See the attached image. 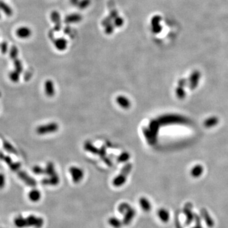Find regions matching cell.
<instances>
[{
	"mask_svg": "<svg viewBox=\"0 0 228 228\" xmlns=\"http://www.w3.org/2000/svg\"><path fill=\"white\" fill-rule=\"evenodd\" d=\"M84 149L96 155H100V150L95 148V147H94L93 145L89 142H87L84 144Z\"/></svg>",
	"mask_w": 228,
	"mask_h": 228,
	"instance_id": "ac0fdd59",
	"label": "cell"
},
{
	"mask_svg": "<svg viewBox=\"0 0 228 228\" xmlns=\"http://www.w3.org/2000/svg\"><path fill=\"white\" fill-rule=\"evenodd\" d=\"M158 217L163 223H167L170 219L169 212L164 208L160 209L158 211Z\"/></svg>",
	"mask_w": 228,
	"mask_h": 228,
	"instance_id": "8fae6325",
	"label": "cell"
},
{
	"mask_svg": "<svg viewBox=\"0 0 228 228\" xmlns=\"http://www.w3.org/2000/svg\"><path fill=\"white\" fill-rule=\"evenodd\" d=\"M15 224L20 228L26 227H34L40 228L44 224V220L35 216H30L27 218L18 217L15 219Z\"/></svg>",
	"mask_w": 228,
	"mask_h": 228,
	"instance_id": "6da1fadb",
	"label": "cell"
},
{
	"mask_svg": "<svg viewBox=\"0 0 228 228\" xmlns=\"http://www.w3.org/2000/svg\"><path fill=\"white\" fill-rule=\"evenodd\" d=\"M54 46L59 51H64L67 48V41L64 38H58L54 41Z\"/></svg>",
	"mask_w": 228,
	"mask_h": 228,
	"instance_id": "9c48e42d",
	"label": "cell"
},
{
	"mask_svg": "<svg viewBox=\"0 0 228 228\" xmlns=\"http://www.w3.org/2000/svg\"><path fill=\"white\" fill-rule=\"evenodd\" d=\"M140 205L141 209L145 212H149L151 209V205L150 202L145 197H141L140 199Z\"/></svg>",
	"mask_w": 228,
	"mask_h": 228,
	"instance_id": "9a60e30c",
	"label": "cell"
},
{
	"mask_svg": "<svg viewBox=\"0 0 228 228\" xmlns=\"http://www.w3.org/2000/svg\"><path fill=\"white\" fill-rule=\"evenodd\" d=\"M0 96H1V94H0Z\"/></svg>",
	"mask_w": 228,
	"mask_h": 228,
	"instance_id": "1f68e13d",
	"label": "cell"
},
{
	"mask_svg": "<svg viewBox=\"0 0 228 228\" xmlns=\"http://www.w3.org/2000/svg\"><path fill=\"white\" fill-rule=\"evenodd\" d=\"M129 154L128 153H123L119 156L118 160L119 162H126L129 160Z\"/></svg>",
	"mask_w": 228,
	"mask_h": 228,
	"instance_id": "4316f807",
	"label": "cell"
},
{
	"mask_svg": "<svg viewBox=\"0 0 228 228\" xmlns=\"http://www.w3.org/2000/svg\"><path fill=\"white\" fill-rule=\"evenodd\" d=\"M19 74L20 73L18 72L15 70L10 72L9 74H8V78H9L10 80L12 82H14V83H17V82H18L19 79H20Z\"/></svg>",
	"mask_w": 228,
	"mask_h": 228,
	"instance_id": "44dd1931",
	"label": "cell"
},
{
	"mask_svg": "<svg viewBox=\"0 0 228 228\" xmlns=\"http://www.w3.org/2000/svg\"><path fill=\"white\" fill-rule=\"evenodd\" d=\"M28 197L31 202H38L41 199V194L39 190L36 189H33L29 191L28 194Z\"/></svg>",
	"mask_w": 228,
	"mask_h": 228,
	"instance_id": "5bb4252c",
	"label": "cell"
},
{
	"mask_svg": "<svg viewBox=\"0 0 228 228\" xmlns=\"http://www.w3.org/2000/svg\"><path fill=\"white\" fill-rule=\"evenodd\" d=\"M108 223L114 228H121L123 224L122 221L115 217H112L108 219Z\"/></svg>",
	"mask_w": 228,
	"mask_h": 228,
	"instance_id": "e0dca14e",
	"label": "cell"
},
{
	"mask_svg": "<svg viewBox=\"0 0 228 228\" xmlns=\"http://www.w3.org/2000/svg\"><path fill=\"white\" fill-rule=\"evenodd\" d=\"M202 172V168L200 166H197L191 170V174L194 177H198Z\"/></svg>",
	"mask_w": 228,
	"mask_h": 228,
	"instance_id": "cb8c5ba5",
	"label": "cell"
},
{
	"mask_svg": "<svg viewBox=\"0 0 228 228\" xmlns=\"http://www.w3.org/2000/svg\"><path fill=\"white\" fill-rule=\"evenodd\" d=\"M0 17H1V16H0Z\"/></svg>",
	"mask_w": 228,
	"mask_h": 228,
	"instance_id": "d6a6232c",
	"label": "cell"
},
{
	"mask_svg": "<svg viewBox=\"0 0 228 228\" xmlns=\"http://www.w3.org/2000/svg\"><path fill=\"white\" fill-rule=\"evenodd\" d=\"M58 129V125L57 123L52 122L49 123L45 125L40 126L36 129V132L38 134L43 135L55 133Z\"/></svg>",
	"mask_w": 228,
	"mask_h": 228,
	"instance_id": "277c9868",
	"label": "cell"
},
{
	"mask_svg": "<svg viewBox=\"0 0 228 228\" xmlns=\"http://www.w3.org/2000/svg\"><path fill=\"white\" fill-rule=\"evenodd\" d=\"M131 169H132V165L131 164H127L126 165H124L121 170V173L114 179L113 184L116 187H120L122 186L126 183L127 177Z\"/></svg>",
	"mask_w": 228,
	"mask_h": 228,
	"instance_id": "3957f363",
	"label": "cell"
},
{
	"mask_svg": "<svg viewBox=\"0 0 228 228\" xmlns=\"http://www.w3.org/2000/svg\"><path fill=\"white\" fill-rule=\"evenodd\" d=\"M118 210L124 216L123 224L129 225L136 216V210L127 203H122L119 205Z\"/></svg>",
	"mask_w": 228,
	"mask_h": 228,
	"instance_id": "7a4b0ae2",
	"label": "cell"
},
{
	"mask_svg": "<svg viewBox=\"0 0 228 228\" xmlns=\"http://www.w3.org/2000/svg\"><path fill=\"white\" fill-rule=\"evenodd\" d=\"M13 65H14L15 70L17 71L20 74L23 71V67L21 61H20L18 59H15L13 60Z\"/></svg>",
	"mask_w": 228,
	"mask_h": 228,
	"instance_id": "7402d4cb",
	"label": "cell"
},
{
	"mask_svg": "<svg viewBox=\"0 0 228 228\" xmlns=\"http://www.w3.org/2000/svg\"><path fill=\"white\" fill-rule=\"evenodd\" d=\"M10 168L13 170V171H17L20 168L21 165H20V163L18 162H15V163H12L10 165H9Z\"/></svg>",
	"mask_w": 228,
	"mask_h": 228,
	"instance_id": "f1b7e54d",
	"label": "cell"
},
{
	"mask_svg": "<svg viewBox=\"0 0 228 228\" xmlns=\"http://www.w3.org/2000/svg\"><path fill=\"white\" fill-rule=\"evenodd\" d=\"M6 184V177L4 174L0 173V190L3 189Z\"/></svg>",
	"mask_w": 228,
	"mask_h": 228,
	"instance_id": "484cf974",
	"label": "cell"
},
{
	"mask_svg": "<svg viewBox=\"0 0 228 228\" xmlns=\"http://www.w3.org/2000/svg\"><path fill=\"white\" fill-rule=\"evenodd\" d=\"M124 24V19L121 17H117L115 20V24L117 27H121Z\"/></svg>",
	"mask_w": 228,
	"mask_h": 228,
	"instance_id": "f546056e",
	"label": "cell"
},
{
	"mask_svg": "<svg viewBox=\"0 0 228 228\" xmlns=\"http://www.w3.org/2000/svg\"><path fill=\"white\" fill-rule=\"evenodd\" d=\"M18 48L15 46H13L10 48V58L13 60L17 59V56H18Z\"/></svg>",
	"mask_w": 228,
	"mask_h": 228,
	"instance_id": "603a6c76",
	"label": "cell"
},
{
	"mask_svg": "<svg viewBox=\"0 0 228 228\" xmlns=\"http://www.w3.org/2000/svg\"><path fill=\"white\" fill-rule=\"evenodd\" d=\"M16 36L21 39H29L32 36V30L27 26H20L15 31Z\"/></svg>",
	"mask_w": 228,
	"mask_h": 228,
	"instance_id": "5b68a950",
	"label": "cell"
},
{
	"mask_svg": "<svg viewBox=\"0 0 228 228\" xmlns=\"http://www.w3.org/2000/svg\"><path fill=\"white\" fill-rule=\"evenodd\" d=\"M69 172L72 177V180L74 183H79L82 181L84 177V172L82 169L77 167H71L69 169Z\"/></svg>",
	"mask_w": 228,
	"mask_h": 228,
	"instance_id": "8992f818",
	"label": "cell"
},
{
	"mask_svg": "<svg viewBox=\"0 0 228 228\" xmlns=\"http://www.w3.org/2000/svg\"><path fill=\"white\" fill-rule=\"evenodd\" d=\"M45 174H46L48 175H49L50 177L57 175L56 172H55V171L53 164L52 163H51V162L48 164L47 167L45 169Z\"/></svg>",
	"mask_w": 228,
	"mask_h": 228,
	"instance_id": "ffe728a7",
	"label": "cell"
},
{
	"mask_svg": "<svg viewBox=\"0 0 228 228\" xmlns=\"http://www.w3.org/2000/svg\"><path fill=\"white\" fill-rule=\"evenodd\" d=\"M32 170L34 172V173H35L36 174H45V170L42 169L41 167L39 166H35L32 169Z\"/></svg>",
	"mask_w": 228,
	"mask_h": 228,
	"instance_id": "83f0119b",
	"label": "cell"
},
{
	"mask_svg": "<svg viewBox=\"0 0 228 228\" xmlns=\"http://www.w3.org/2000/svg\"><path fill=\"white\" fill-rule=\"evenodd\" d=\"M0 10L3 12H4L5 14L8 17L12 16L13 13V10L10 6L6 3L2 1H0Z\"/></svg>",
	"mask_w": 228,
	"mask_h": 228,
	"instance_id": "2e32d148",
	"label": "cell"
},
{
	"mask_svg": "<svg viewBox=\"0 0 228 228\" xmlns=\"http://www.w3.org/2000/svg\"><path fill=\"white\" fill-rule=\"evenodd\" d=\"M18 176L20 177V178H21L25 182V183H26L27 185L31 186H35L36 185V182L34 181V179L29 176L24 171H19Z\"/></svg>",
	"mask_w": 228,
	"mask_h": 228,
	"instance_id": "ba28073f",
	"label": "cell"
},
{
	"mask_svg": "<svg viewBox=\"0 0 228 228\" xmlns=\"http://www.w3.org/2000/svg\"><path fill=\"white\" fill-rule=\"evenodd\" d=\"M45 91L48 96H52L55 94V88L52 81L47 80L45 83Z\"/></svg>",
	"mask_w": 228,
	"mask_h": 228,
	"instance_id": "7c38bea8",
	"label": "cell"
},
{
	"mask_svg": "<svg viewBox=\"0 0 228 228\" xmlns=\"http://www.w3.org/2000/svg\"><path fill=\"white\" fill-rule=\"evenodd\" d=\"M201 215L204 219L206 224L210 227H212L214 226V220L210 216L209 212L205 209H202L201 210Z\"/></svg>",
	"mask_w": 228,
	"mask_h": 228,
	"instance_id": "30bf717a",
	"label": "cell"
},
{
	"mask_svg": "<svg viewBox=\"0 0 228 228\" xmlns=\"http://www.w3.org/2000/svg\"><path fill=\"white\" fill-rule=\"evenodd\" d=\"M3 148L4 149L8 151L9 153H11V154H13L14 155H17V150L15 149V148L13 147L12 145L8 143L7 141H3Z\"/></svg>",
	"mask_w": 228,
	"mask_h": 228,
	"instance_id": "d6986e66",
	"label": "cell"
},
{
	"mask_svg": "<svg viewBox=\"0 0 228 228\" xmlns=\"http://www.w3.org/2000/svg\"><path fill=\"white\" fill-rule=\"evenodd\" d=\"M8 44L6 42H2L0 45V50L3 54H5L8 51Z\"/></svg>",
	"mask_w": 228,
	"mask_h": 228,
	"instance_id": "d4e9b609",
	"label": "cell"
},
{
	"mask_svg": "<svg viewBox=\"0 0 228 228\" xmlns=\"http://www.w3.org/2000/svg\"><path fill=\"white\" fill-rule=\"evenodd\" d=\"M116 101L117 103L123 108L127 109L131 107V102L129 99L124 96H119L117 98Z\"/></svg>",
	"mask_w": 228,
	"mask_h": 228,
	"instance_id": "4fadbf2b",
	"label": "cell"
},
{
	"mask_svg": "<svg viewBox=\"0 0 228 228\" xmlns=\"http://www.w3.org/2000/svg\"><path fill=\"white\" fill-rule=\"evenodd\" d=\"M192 228H203L201 225H200V224H197L196 226H195L194 227H193Z\"/></svg>",
	"mask_w": 228,
	"mask_h": 228,
	"instance_id": "4dcf8cb0",
	"label": "cell"
},
{
	"mask_svg": "<svg viewBox=\"0 0 228 228\" xmlns=\"http://www.w3.org/2000/svg\"><path fill=\"white\" fill-rule=\"evenodd\" d=\"M192 205L190 203H188L184 207V213L186 217V223L187 224H190L193 220H195V214L193 213L191 210Z\"/></svg>",
	"mask_w": 228,
	"mask_h": 228,
	"instance_id": "52a82bcc",
	"label": "cell"
}]
</instances>
